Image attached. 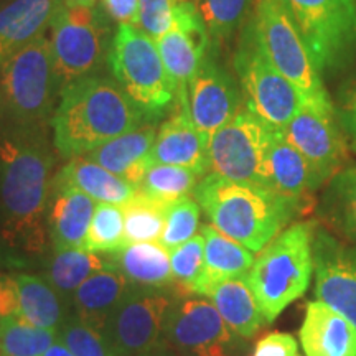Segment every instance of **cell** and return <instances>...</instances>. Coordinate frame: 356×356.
I'll list each match as a JSON object with an SVG mask.
<instances>
[{"instance_id":"bcb514c9","label":"cell","mask_w":356,"mask_h":356,"mask_svg":"<svg viewBox=\"0 0 356 356\" xmlns=\"http://www.w3.org/2000/svg\"><path fill=\"white\" fill-rule=\"evenodd\" d=\"M142 356H180V355H178L177 351H173L172 348H168L167 345L160 343V345L155 346V348L147 351V353L142 355Z\"/></svg>"},{"instance_id":"4fadbf2b","label":"cell","mask_w":356,"mask_h":356,"mask_svg":"<svg viewBox=\"0 0 356 356\" xmlns=\"http://www.w3.org/2000/svg\"><path fill=\"white\" fill-rule=\"evenodd\" d=\"M50 29L53 66L63 89L97 68L108 30L95 7L68 6L60 8Z\"/></svg>"},{"instance_id":"9a60e30c","label":"cell","mask_w":356,"mask_h":356,"mask_svg":"<svg viewBox=\"0 0 356 356\" xmlns=\"http://www.w3.org/2000/svg\"><path fill=\"white\" fill-rule=\"evenodd\" d=\"M314 293L356 327V246L327 229L314 234Z\"/></svg>"},{"instance_id":"7c38bea8","label":"cell","mask_w":356,"mask_h":356,"mask_svg":"<svg viewBox=\"0 0 356 356\" xmlns=\"http://www.w3.org/2000/svg\"><path fill=\"white\" fill-rule=\"evenodd\" d=\"M173 289L132 286L106 320L102 337L113 356H142L162 343Z\"/></svg>"},{"instance_id":"cb8c5ba5","label":"cell","mask_w":356,"mask_h":356,"mask_svg":"<svg viewBox=\"0 0 356 356\" xmlns=\"http://www.w3.org/2000/svg\"><path fill=\"white\" fill-rule=\"evenodd\" d=\"M200 233L204 239V267L195 296L208 299L213 287L221 280L248 275L256 257L254 252L222 234L213 225H203Z\"/></svg>"},{"instance_id":"f1b7e54d","label":"cell","mask_w":356,"mask_h":356,"mask_svg":"<svg viewBox=\"0 0 356 356\" xmlns=\"http://www.w3.org/2000/svg\"><path fill=\"white\" fill-rule=\"evenodd\" d=\"M222 320L236 335L251 338L267 323L261 307L248 282V275L221 280L208 296Z\"/></svg>"},{"instance_id":"52a82bcc","label":"cell","mask_w":356,"mask_h":356,"mask_svg":"<svg viewBox=\"0 0 356 356\" xmlns=\"http://www.w3.org/2000/svg\"><path fill=\"white\" fill-rule=\"evenodd\" d=\"M115 81L149 119H157L177 97V86L149 35L137 26H118L109 51Z\"/></svg>"},{"instance_id":"7402d4cb","label":"cell","mask_w":356,"mask_h":356,"mask_svg":"<svg viewBox=\"0 0 356 356\" xmlns=\"http://www.w3.org/2000/svg\"><path fill=\"white\" fill-rule=\"evenodd\" d=\"M305 356H356V327L320 300H310L302 322Z\"/></svg>"},{"instance_id":"83f0119b","label":"cell","mask_w":356,"mask_h":356,"mask_svg":"<svg viewBox=\"0 0 356 356\" xmlns=\"http://www.w3.org/2000/svg\"><path fill=\"white\" fill-rule=\"evenodd\" d=\"M13 277L19 292V317L58 335L71 314L68 302L42 275L17 273Z\"/></svg>"},{"instance_id":"ffe728a7","label":"cell","mask_w":356,"mask_h":356,"mask_svg":"<svg viewBox=\"0 0 356 356\" xmlns=\"http://www.w3.org/2000/svg\"><path fill=\"white\" fill-rule=\"evenodd\" d=\"M155 137H157L155 124L145 122L122 136L114 137L84 157L108 168L137 190L140 181L144 180L145 172L152 165Z\"/></svg>"},{"instance_id":"8fae6325","label":"cell","mask_w":356,"mask_h":356,"mask_svg":"<svg viewBox=\"0 0 356 356\" xmlns=\"http://www.w3.org/2000/svg\"><path fill=\"white\" fill-rule=\"evenodd\" d=\"M239 338L207 297H173L162 343L180 356H238Z\"/></svg>"},{"instance_id":"60d3db41","label":"cell","mask_w":356,"mask_h":356,"mask_svg":"<svg viewBox=\"0 0 356 356\" xmlns=\"http://www.w3.org/2000/svg\"><path fill=\"white\" fill-rule=\"evenodd\" d=\"M299 343L291 333H267L254 346L252 356H296Z\"/></svg>"},{"instance_id":"ba28073f","label":"cell","mask_w":356,"mask_h":356,"mask_svg":"<svg viewBox=\"0 0 356 356\" xmlns=\"http://www.w3.org/2000/svg\"><path fill=\"white\" fill-rule=\"evenodd\" d=\"M304 38L320 74H337L356 60V0H280Z\"/></svg>"},{"instance_id":"7a4b0ae2","label":"cell","mask_w":356,"mask_h":356,"mask_svg":"<svg viewBox=\"0 0 356 356\" xmlns=\"http://www.w3.org/2000/svg\"><path fill=\"white\" fill-rule=\"evenodd\" d=\"M51 118L53 145L63 159L81 157L149 119L118 83L84 76L61 89Z\"/></svg>"},{"instance_id":"b9f144b4","label":"cell","mask_w":356,"mask_h":356,"mask_svg":"<svg viewBox=\"0 0 356 356\" xmlns=\"http://www.w3.org/2000/svg\"><path fill=\"white\" fill-rule=\"evenodd\" d=\"M337 118L348 139L351 150L356 152V86L341 102L340 109L337 111Z\"/></svg>"},{"instance_id":"4dcf8cb0","label":"cell","mask_w":356,"mask_h":356,"mask_svg":"<svg viewBox=\"0 0 356 356\" xmlns=\"http://www.w3.org/2000/svg\"><path fill=\"white\" fill-rule=\"evenodd\" d=\"M318 213L343 241L356 246V163L328 181Z\"/></svg>"},{"instance_id":"7dc6e473","label":"cell","mask_w":356,"mask_h":356,"mask_svg":"<svg viewBox=\"0 0 356 356\" xmlns=\"http://www.w3.org/2000/svg\"><path fill=\"white\" fill-rule=\"evenodd\" d=\"M97 0H65V6L68 7H95Z\"/></svg>"},{"instance_id":"ee69618b","label":"cell","mask_w":356,"mask_h":356,"mask_svg":"<svg viewBox=\"0 0 356 356\" xmlns=\"http://www.w3.org/2000/svg\"><path fill=\"white\" fill-rule=\"evenodd\" d=\"M102 8L119 25H136L139 0H101Z\"/></svg>"},{"instance_id":"681fc988","label":"cell","mask_w":356,"mask_h":356,"mask_svg":"<svg viewBox=\"0 0 356 356\" xmlns=\"http://www.w3.org/2000/svg\"><path fill=\"white\" fill-rule=\"evenodd\" d=\"M296 356H297V355H296Z\"/></svg>"},{"instance_id":"8992f818","label":"cell","mask_w":356,"mask_h":356,"mask_svg":"<svg viewBox=\"0 0 356 356\" xmlns=\"http://www.w3.org/2000/svg\"><path fill=\"white\" fill-rule=\"evenodd\" d=\"M58 88L50 37L43 35L0 65V115L13 126L43 127Z\"/></svg>"},{"instance_id":"ac0fdd59","label":"cell","mask_w":356,"mask_h":356,"mask_svg":"<svg viewBox=\"0 0 356 356\" xmlns=\"http://www.w3.org/2000/svg\"><path fill=\"white\" fill-rule=\"evenodd\" d=\"M177 111L160 126L152 149V163L185 167L200 177L210 172L208 139L195 126L188 111V92L177 95Z\"/></svg>"},{"instance_id":"484cf974","label":"cell","mask_w":356,"mask_h":356,"mask_svg":"<svg viewBox=\"0 0 356 356\" xmlns=\"http://www.w3.org/2000/svg\"><path fill=\"white\" fill-rule=\"evenodd\" d=\"M132 284L118 270H101L84 280L70 300L71 315L102 332L106 320L113 314Z\"/></svg>"},{"instance_id":"277c9868","label":"cell","mask_w":356,"mask_h":356,"mask_svg":"<svg viewBox=\"0 0 356 356\" xmlns=\"http://www.w3.org/2000/svg\"><path fill=\"white\" fill-rule=\"evenodd\" d=\"M317 222H293L275 236L248 273V282L267 323L299 300L314 277V234Z\"/></svg>"},{"instance_id":"e0dca14e","label":"cell","mask_w":356,"mask_h":356,"mask_svg":"<svg viewBox=\"0 0 356 356\" xmlns=\"http://www.w3.org/2000/svg\"><path fill=\"white\" fill-rule=\"evenodd\" d=\"M241 104V91L231 74L213 58H204L188 83L190 118L198 131L210 139L243 109Z\"/></svg>"},{"instance_id":"d4e9b609","label":"cell","mask_w":356,"mask_h":356,"mask_svg":"<svg viewBox=\"0 0 356 356\" xmlns=\"http://www.w3.org/2000/svg\"><path fill=\"white\" fill-rule=\"evenodd\" d=\"M51 188H74L97 203H113L121 207L136 195V188L126 180L84 155L70 159V162L51 180Z\"/></svg>"},{"instance_id":"2e32d148","label":"cell","mask_w":356,"mask_h":356,"mask_svg":"<svg viewBox=\"0 0 356 356\" xmlns=\"http://www.w3.org/2000/svg\"><path fill=\"white\" fill-rule=\"evenodd\" d=\"M210 40L197 2L178 0L172 29L155 42L163 65L175 83L177 95L188 92V83L207 58Z\"/></svg>"},{"instance_id":"c3c4849f","label":"cell","mask_w":356,"mask_h":356,"mask_svg":"<svg viewBox=\"0 0 356 356\" xmlns=\"http://www.w3.org/2000/svg\"><path fill=\"white\" fill-rule=\"evenodd\" d=\"M8 2H12V0H0V7L6 6V3H8Z\"/></svg>"},{"instance_id":"4316f807","label":"cell","mask_w":356,"mask_h":356,"mask_svg":"<svg viewBox=\"0 0 356 356\" xmlns=\"http://www.w3.org/2000/svg\"><path fill=\"white\" fill-rule=\"evenodd\" d=\"M108 256L111 269L121 273L132 286L173 289L170 252L160 243L127 244Z\"/></svg>"},{"instance_id":"f35d334b","label":"cell","mask_w":356,"mask_h":356,"mask_svg":"<svg viewBox=\"0 0 356 356\" xmlns=\"http://www.w3.org/2000/svg\"><path fill=\"white\" fill-rule=\"evenodd\" d=\"M58 340L74 356H113L102 333L71 314L61 325Z\"/></svg>"},{"instance_id":"f6af8a7d","label":"cell","mask_w":356,"mask_h":356,"mask_svg":"<svg viewBox=\"0 0 356 356\" xmlns=\"http://www.w3.org/2000/svg\"><path fill=\"white\" fill-rule=\"evenodd\" d=\"M43 356H74V355L71 353V351L66 348V346L61 343L60 340H58L56 343H53L50 348L44 351Z\"/></svg>"},{"instance_id":"e575fe53","label":"cell","mask_w":356,"mask_h":356,"mask_svg":"<svg viewBox=\"0 0 356 356\" xmlns=\"http://www.w3.org/2000/svg\"><path fill=\"white\" fill-rule=\"evenodd\" d=\"M122 248H126L122 207L113 203H97L84 241V249L99 254H113Z\"/></svg>"},{"instance_id":"5b68a950","label":"cell","mask_w":356,"mask_h":356,"mask_svg":"<svg viewBox=\"0 0 356 356\" xmlns=\"http://www.w3.org/2000/svg\"><path fill=\"white\" fill-rule=\"evenodd\" d=\"M251 25L267 60L304 97L305 106L335 111L322 74L309 48L280 0H254Z\"/></svg>"},{"instance_id":"836d02e7","label":"cell","mask_w":356,"mask_h":356,"mask_svg":"<svg viewBox=\"0 0 356 356\" xmlns=\"http://www.w3.org/2000/svg\"><path fill=\"white\" fill-rule=\"evenodd\" d=\"M56 341V333L35 327L25 318L0 317V356H43Z\"/></svg>"},{"instance_id":"3957f363","label":"cell","mask_w":356,"mask_h":356,"mask_svg":"<svg viewBox=\"0 0 356 356\" xmlns=\"http://www.w3.org/2000/svg\"><path fill=\"white\" fill-rule=\"evenodd\" d=\"M218 231L252 252H261L297 215L299 208L267 186L239 184L208 173L193 191Z\"/></svg>"},{"instance_id":"d590c367","label":"cell","mask_w":356,"mask_h":356,"mask_svg":"<svg viewBox=\"0 0 356 356\" xmlns=\"http://www.w3.org/2000/svg\"><path fill=\"white\" fill-rule=\"evenodd\" d=\"M252 2L254 0H198V10L213 42L233 37L252 10Z\"/></svg>"},{"instance_id":"5bb4252c","label":"cell","mask_w":356,"mask_h":356,"mask_svg":"<svg viewBox=\"0 0 356 356\" xmlns=\"http://www.w3.org/2000/svg\"><path fill=\"white\" fill-rule=\"evenodd\" d=\"M282 132L309 162L320 186L328 184L348 162L350 144L337 118V111L304 106Z\"/></svg>"},{"instance_id":"6da1fadb","label":"cell","mask_w":356,"mask_h":356,"mask_svg":"<svg viewBox=\"0 0 356 356\" xmlns=\"http://www.w3.org/2000/svg\"><path fill=\"white\" fill-rule=\"evenodd\" d=\"M55 154L43 127L0 132V262L35 267L48 259L47 210Z\"/></svg>"},{"instance_id":"d6986e66","label":"cell","mask_w":356,"mask_h":356,"mask_svg":"<svg viewBox=\"0 0 356 356\" xmlns=\"http://www.w3.org/2000/svg\"><path fill=\"white\" fill-rule=\"evenodd\" d=\"M267 188L296 204L300 213L309 204L312 195L320 188L309 162L293 147L282 129H275L266 159Z\"/></svg>"},{"instance_id":"7bdbcfd3","label":"cell","mask_w":356,"mask_h":356,"mask_svg":"<svg viewBox=\"0 0 356 356\" xmlns=\"http://www.w3.org/2000/svg\"><path fill=\"white\" fill-rule=\"evenodd\" d=\"M0 317H19V292L13 274H0Z\"/></svg>"},{"instance_id":"d6a6232c","label":"cell","mask_w":356,"mask_h":356,"mask_svg":"<svg viewBox=\"0 0 356 356\" xmlns=\"http://www.w3.org/2000/svg\"><path fill=\"white\" fill-rule=\"evenodd\" d=\"M198 177V173L190 168L152 163L136 191L163 204H170L190 197L197 188Z\"/></svg>"},{"instance_id":"44dd1931","label":"cell","mask_w":356,"mask_h":356,"mask_svg":"<svg viewBox=\"0 0 356 356\" xmlns=\"http://www.w3.org/2000/svg\"><path fill=\"white\" fill-rule=\"evenodd\" d=\"M65 0H12L0 7V65L47 35Z\"/></svg>"},{"instance_id":"8d00e7d4","label":"cell","mask_w":356,"mask_h":356,"mask_svg":"<svg viewBox=\"0 0 356 356\" xmlns=\"http://www.w3.org/2000/svg\"><path fill=\"white\" fill-rule=\"evenodd\" d=\"M173 292L177 296H195L204 267V239L202 233L170 251Z\"/></svg>"},{"instance_id":"ab89813d","label":"cell","mask_w":356,"mask_h":356,"mask_svg":"<svg viewBox=\"0 0 356 356\" xmlns=\"http://www.w3.org/2000/svg\"><path fill=\"white\" fill-rule=\"evenodd\" d=\"M177 2L178 0H139L134 26L157 42L172 29Z\"/></svg>"},{"instance_id":"9c48e42d","label":"cell","mask_w":356,"mask_h":356,"mask_svg":"<svg viewBox=\"0 0 356 356\" xmlns=\"http://www.w3.org/2000/svg\"><path fill=\"white\" fill-rule=\"evenodd\" d=\"M234 70L246 108L274 129L286 127L305 106L297 88L267 60L257 43L251 22L243 29L234 55Z\"/></svg>"},{"instance_id":"f546056e","label":"cell","mask_w":356,"mask_h":356,"mask_svg":"<svg viewBox=\"0 0 356 356\" xmlns=\"http://www.w3.org/2000/svg\"><path fill=\"white\" fill-rule=\"evenodd\" d=\"M44 264V279L68 304L84 280L101 270L111 269L108 254L86 251L84 248L51 251Z\"/></svg>"},{"instance_id":"603a6c76","label":"cell","mask_w":356,"mask_h":356,"mask_svg":"<svg viewBox=\"0 0 356 356\" xmlns=\"http://www.w3.org/2000/svg\"><path fill=\"white\" fill-rule=\"evenodd\" d=\"M96 202L74 188H51L47 228L53 251L84 248Z\"/></svg>"},{"instance_id":"74e56055","label":"cell","mask_w":356,"mask_h":356,"mask_svg":"<svg viewBox=\"0 0 356 356\" xmlns=\"http://www.w3.org/2000/svg\"><path fill=\"white\" fill-rule=\"evenodd\" d=\"M200 213L202 208L197 200L186 197L168 204L165 226L160 236L159 243L167 249L168 252L190 241L200 226Z\"/></svg>"},{"instance_id":"30bf717a","label":"cell","mask_w":356,"mask_h":356,"mask_svg":"<svg viewBox=\"0 0 356 356\" xmlns=\"http://www.w3.org/2000/svg\"><path fill=\"white\" fill-rule=\"evenodd\" d=\"M275 129L243 108L210 137V173L239 184L267 186L266 159Z\"/></svg>"},{"instance_id":"1f68e13d","label":"cell","mask_w":356,"mask_h":356,"mask_svg":"<svg viewBox=\"0 0 356 356\" xmlns=\"http://www.w3.org/2000/svg\"><path fill=\"white\" fill-rule=\"evenodd\" d=\"M167 208L168 204L136 191V195L122 204L126 246L137 243H157L165 226Z\"/></svg>"}]
</instances>
